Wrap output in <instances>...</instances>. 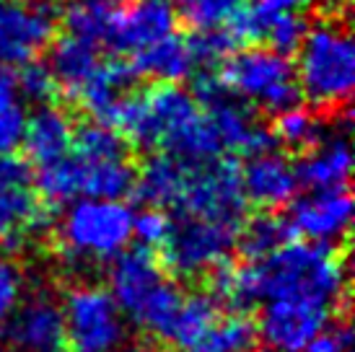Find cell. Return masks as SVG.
<instances>
[{
  "instance_id": "cell-1",
  "label": "cell",
  "mask_w": 355,
  "mask_h": 352,
  "mask_svg": "<svg viewBox=\"0 0 355 352\" xmlns=\"http://www.w3.org/2000/svg\"><path fill=\"white\" fill-rule=\"evenodd\" d=\"M296 80L301 96L319 117L337 122L350 119V98L355 86V49L345 19H322L306 29L298 47Z\"/></svg>"
},
{
  "instance_id": "cell-2",
  "label": "cell",
  "mask_w": 355,
  "mask_h": 352,
  "mask_svg": "<svg viewBox=\"0 0 355 352\" xmlns=\"http://www.w3.org/2000/svg\"><path fill=\"white\" fill-rule=\"evenodd\" d=\"M109 293L119 311L128 313L143 332L166 342L184 295L168 280L153 249L119 252L109 267Z\"/></svg>"
},
{
  "instance_id": "cell-3",
  "label": "cell",
  "mask_w": 355,
  "mask_h": 352,
  "mask_svg": "<svg viewBox=\"0 0 355 352\" xmlns=\"http://www.w3.org/2000/svg\"><path fill=\"white\" fill-rule=\"evenodd\" d=\"M52 231V249L62 267H94L112 262L132 236V213L119 200L83 197Z\"/></svg>"
},
{
  "instance_id": "cell-4",
  "label": "cell",
  "mask_w": 355,
  "mask_h": 352,
  "mask_svg": "<svg viewBox=\"0 0 355 352\" xmlns=\"http://www.w3.org/2000/svg\"><path fill=\"white\" fill-rule=\"evenodd\" d=\"M220 83L267 114H280L298 107L301 88L296 80V68L288 55L275 49L252 47L244 52H231L218 70Z\"/></svg>"
},
{
  "instance_id": "cell-5",
  "label": "cell",
  "mask_w": 355,
  "mask_h": 352,
  "mask_svg": "<svg viewBox=\"0 0 355 352\" xmlns=\"http://www.w3.org/2000/svg\"><path fill=\"white\" fill-rule=\"evenodd\" d=\"M236 223L174 215L156 256L164 272L174 274L177 280H205L218 264L228 262L231 252L236 249Z\"/></svg>"
},
{
  "instance_id": "cell-6",
  "label": "cell",
  "mask_w": 355,
  "mask_h": 352,
  "mask_svg": "<svg viewBox=\"0 0 355 352\" xmlns=\"http://www.w3.org/2000/svg\"><path fill=\"white\" fill-rule=\"evenodd\" d=\"M174 215H192L205 220L241 225L247 213V197L241 189V171L231 158H210L184 166Z\"/></svg>"
},
{
  "instance_id": "cell-7",
  "label": "cell",
  "mask_w": 355,
  "mask_h": 352,
  "mask_svg": "<svg viewBox=\"0 0 355 352\" xmlns=\"http://www.w3.org/2000/svg\"><path fill=\"white\" fill-rule=\"evenodd\" d=\"M60 308L68 352H117L125 342L122 311L112 293L99 285H70Z\"/></svg>"
},
{
  "instance_id": "cell-8",
  "label": "cell",
  "mask_w": 355,
  "mask_h": 352,
  "mask_svg": "<svg viewBox=\"0 0 355 352\" xmlns=\"http://www.w3.org/2000/svg\"><path fill=\"white\" fill-rule=\"evenodd\" d=\"M52 228V207L34 189L29 161L0 156V249L16 252Z\"/></svg>"
},
{
  "instance_id": "cell-9",
  "label": "cell",
  "mask_w": 355,
  "mask_h": 352,
  "mask_svg": "<svg viewBox=\"0 0 355 352\" xmlns=\"http://www.w3.org/2000/svg\"><path fill=\"white\" fill-rule=\"evenodd\" d=\"M55 31L52 0H0V65H24Z\"/></svg>"
},
{
  "instance_id": "cell-10",
  "label": "cell",
  "mask_w": 355,
  "mask_h": 352,
  "mask_svg": "<svg viewBox=\"0 0 355 352\" xmlns=\"http://www.w3.org/2000/svg\"><path fill=\"white\" fill-rule=\"evenodd\" d=\"M6 344L16 352H62L65 322L60 301L50 290H37L3 324Z\"/></svg>"
},
{
  "instance_id": "cell-11",
  "label": "cell",
  "mask_w": 355,
  "mask_h": 352,
  "mask_svg": "<svg viewBox=\"0 0 355 352\" xmlns=\"http://www.w3.org/2000/svg\"><path fill=\"white\" fill-rule=\"evenodd\" d=\"M291 236H304L314 244H332L340 238L347 241L353 220V200L347 189H316L291 205L286 218Z\"/></svg>"
},
{
  "instance_id": "cell-12",
  "label": "cell",
  "mask_w": 355,
  "mask_h": 352,
  "mask_svg": "<svg viewBox=\"0 0 355 352\" xmlns=\"http://www.w3.org/2000/svg\"><path fill=\"white\" fill-rule=\"evenodd\" d=\"M332 313L304 301H267L257 332L277 352H304Z\"/></svg>"
},
{
  "instance_id": "cell-13",
  "label": "cell",
  "mask_w": 355,
  "mask_h": 352,
  "mask_svg": "<svg viewBox=\"0 0 355 352\" xmlns=\"http://www.w3.org/2000/svg\"><path fill=\"white\" fill-rule=\"evenodd\" d=\"M177 29V8L168 0H135L122 8L109 47L122 55H135Z\"/></svg>"
},
{
  "instance_id": "cell-14",
  "label": "cell",
  "mask_w": 355,
  "mask_h": 352,
  "mask_svg": "<svg viewBox=\"0 0 355 352\" xmlns=\"http://www.w3.org/2000/svg\"><path fill=\"white\" fill-rule=\"evenodd\" d=\"M241 189L254 207L275 213L280 207L291 205L296 197V168L275 150L249 156V164L241 171Z\"/></svg>"
},
{
  "instance_id": "cell-15",
  "label": "cell",
  "mask_w": 355,
  "mask_h": 352,
  "mask_svg": "<svg viewBox=\"0 0 355 352\" xmlns=\"http://www.w3.org/2000/svg\"><path fill=\"white\" fill-rule=\"evenodd\" d=\"M353 171V153L345 135L322 137L314 148L298 156V184L316 189H347Z\"/></svg>"
},
{
  "instance_id": "cell-16",
  "label": "cell",
  "mask_w": 355,
  "mask_h": 352,
  "mask_svg": "<svg viewBox=\"0 0 355 352\" xmlns=\"http://www.w3.org/2000/svg\"><path fill=\"white\" fill-rule=\"evenodd\" d=\"M73 130L76 125L65 109L58 104H42L31 117H26L21 146L26 148V156L31 164H37V168L47 166L70 150Z\"/></svg>"
},
{
  "instance_id": "cell-17",
  "label": "cell",
  "mask_w": 355,
  "mask_h": 352,
  "mask_svg": "<svg viewBox=\"0 0 355 352\" xmlns=\"http://www.w3.org/2000/svg\"><path fill=\"white\" fill-rule=\"evenodd\" d=\"M128 62L135 78H148L153 83H177L187 78L189 73H195V60H192L187 39L174 37V34L135 52Z\"/></svg>"
},
{
  "instance_id": "cell-18",
  "label": "cell",
  "mask_w": 355,
  "mask_h": 352,
  "mask_svg": "<svg viewBox=\"0 0 355 352\" xmlns=\"http://www.w3.org/2000/svg\"><path fill=\"white\" fill-rule=\"evenodd\" d=\"M99 47L94 42H86L80 37H73V34L60 37L50 52L52 76L58 80L60 94H65L68 98H73V94L99 70Z\"/></svg>"
},
{
  "instance_id": "cell-19",
  "label": "cell",
  "mask_w": 355,
  "mask_h": 352,
  "mask_svg": "<svg viewBox=\"0 0 355 352\" xmlns=\"http://www.w3.org/2000/svg\"><path fill=\"white\" fill-rule=\"evenodd\" d=\"M125 8V0H65L62 21L65 34L94 42L96 47L109 44Z\"/></svg>"
},
{
  "instance_id": "cell-20",
  "label": "cell",
  "mask_w": 355,
  "mask_h": 352,
  "mask_svg": "<svg viewBox=\"0 0 355 352\" xmlns=\"http://www.w3.org/2000/svg\"><path fill=\"white\" fill-rule=\"evenodd\" d=\"M184 166H187V161L168 156V153L150 156L138 171L135 186H132L140 202H146L148 207H158V210L174 207L179 186H182V176H184Z\"/></svg>"
},
{
  "instance_id": "cell-21",
  "label": "cell",
  "mask_w": 355,
  "mask_h": 352,
  "mask_svg": "<svg viewBox=\"0 0 355 352\" xmlns=\"http://www.w3.org/2000/svg\"><path fill=\"white\" fill-rule=\"evenodd\" d=\"M218 316H220V303L210 293H192L182 298V306L166 334V344L189 352L192 347H198Z\"/></svg>"
},
{
  "instance_id": "cell-22",
  "label": "cell",
  "mask_w": 355,
  "mask_h": 352,
  "mask_svg": "<svg viewBox=\"0 0 355 352\" xmlns=\"http://www.w3.org/2000/svg\"><path fill=\"white\" fill-rule=\"evenodd\" d=\"M288 238H291V228L286 218L262 210L259 215L241 220L236 234V249L244 254L247 262H259L277 252L283 244H288Z\"/></svg>"
},
{
  "instance_id": "cell-23",
  "label": "cell",
  "mask_w": 355,
  "mask_h": 352,
  "mask_svg": "<svg viewBox=\"0 0 355 352\" xmlns=\"http://www.w3.org/2000/svg\"><path fill=\"white\" fill-rule=\"evenodd\" d=\"M259 342L257 324L247 313H231L218 316L216 324L189 352H254Z\"/></svg>"
},
{
  "instance_id": "cell-24",
  "label": "cell",
  "mask_w": 355,
  "mask_h": 352,
  "mask_svg": "<svg viewBox=\"0 0 355 352\" xmlns=\"http://www.w3.org/2000/svg\"><path fill=\"white\" fill-rule=\"evenodd\" d=\"M324 122L329 119L316 117L311 112H304V109H288V112H280L275 114V122H272V135H275L277 146L288 148L291 153H306L309 148H314L322 137H327Z\"/></svg>"
},
{
  "instance_id": "cell-25",
  "label": "cell",
  "mask_w": 355,
  "mask_h": 352,
  "mask_svg": "<svg viewBox=\"0 0 355 352\" xmlns=\"http://www.w3.org/2000/svg\"><path fill=\"white\" fill-rule=\"evenodd\" d=\"M189 52H192V60H195V70H210L220 65L223 60L234 52L239 42L231 37L228 29H195L192 37H187Z\"/></svg>"
},
{
  "instance_id": "cell-26",
  "label": "cell",
  "mask_w": 355,
  "mask_h": 352,
  "mask_svg": "<svg viewBox=\"0 0 355 352\" xmlns=\"http://www.w3.org/2000/svg\"><path fill=\"white\" fill-rule=\"evenodd\" d=\"M16 88L26 98L40 101V104H52V101H58L62 96L50 65L37 62V60H29V62L21 65L19 76H16Z\"/></svg>"
},
{
  "instance_id": "cell-27",
  "label": "cell",
  "mask_w": 355,
  "mask_h": 352,
  "mask_svg": "<svg viewBox=\"0 0 355 352\" xmlns=\"http://www.w3.org/2000/svg\"><path fill=\"white\" fill-rule=\"evenodd\" d=\"M182 16L195 26V29H216L226 24L241 0H177Z\"/></svg>"
},
{
  "instance_id": "cell-28",
  "label": "cell",
  "mask_w": 355,
  "mask_h": 352,
  "mask_svg": "<svg viewBox=\"0 0 355 352\" xmlns=\"http://www.w3.org/2000/svg\"><path fill=\"white\" fill-rule=\"evenodd\" d=\"M306 29H309V24H306L301 13H283L270 26L265 44H270V49H275L280 55H293V52H298L301 42H304Z\"/></svg>"
},
{
  "instance_id": "cell-29",
  "label": "cell",
  "mask_w": 355,
  "mask_h": 352,
  "mask_svg": "<svg viewBox=\"0 0 355 352\" xmlns=\"http://www.w3.org/2000/svg\"><path fill=\"white\" fill-rule=\"evenodd\" d=\"M26 114L19 104V96L0 98V156H10L24 140Z\"/></svg>"
},
{
  "instance_id": "cell-30",
  "label": "cell",
  "mask_w": 355,
  "mask_h": 352,
  "mask_svg": "<svg viewBox=\"0 0 355 352\" xmlns=\"http://www.w3.org/2000/svg\"><path fill=\"white\" fill-rule=\"evenodd\" d=\"M24 293V272L10 256L0 254V326L16 311Z\"/></svg>"
},
{
  "instance_id": "cell-31",
  "label": "cell",
  "mask_w": 355,
  "mask_h": 352,
  "mask_svg": "<svg viewBox=\"0 0 355 352\" xmlns=\"http://www.w3.org/2000/svg\"><path fill=\"white\" fill-rule=\"evenodd\" d=\"M306 352H353V329L347 319H335L324 324L311 342L306 344Z\"/></svg>"
},
{
  "instance_id": "cell-32",
  "label": "cell",
  "mask_w": 355,
  "mask_h": 352,
  "mask_svg": "<svg viewBox=\"0 0 355 352\" xmlns=\"http://www.w3.org/2000/svg\"><path fill=\"white\" fill-rule=\"evenodd\" d=\"M168 223L171 218L158 210V207H148L146 213H140L138 218H132V234L140 238V244L146 249H153L156 252L158 246L164 244V238L168 234Z\"/></svg>"
},
{
  "instance_id": "cell-33",
  "label": "cell",
  "mask_w": 355,
  "mask_h": 352,
  "mask_svg": "<svg viewBox=\"0 0 355 352\" xmlns=\"http://www.w3.org/2000/svg\"><path fill=\"white\" fill-rule=\"evenodd\" d=\"M125 352H161V350L148 347V344H138V347H130V350H125Z\"/></svg>"
}]
</instances>
